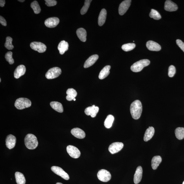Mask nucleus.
Segmentation results:
<instances>
[{
    "mask_svg": "<svg viewBox=\"0 0 184 184\" xmlns=\"http://www.w3.org/2000/svg\"><path fill=\"white\" fill-rule=\"evenodd\" d=\"M130 110L134 119L137 120L140 118L142 112V106L140 100H136L132 103L131 105Z\"/></svg>",
    "mask_w": 184,
    "mask_h": 184,
    "instance_id": "f257e3e1",
    "label": "nucleus"
},
{
    "mask_svg": "<svg viewBox=\"0 0 184 184\" xmlns=\"http://www.w3.org/2000/svg\"><path fill=\"white\" fill-rule=\"evenodd\" d=\"M24 142L26 147L30 150L35 149L38 144L37 138L32 134H29L26 135Z\"/></svg>",
    "mask_w": 184,
    "mask_h": 184,
    "instance_id": "f03ea898",
    "label": "nucleus"
},
{
    "mask_svg": "<svg viewBox=\"0 0 184 184\" xmlns=\"http://www.w3.org/2000/svg\"><path fill=\"white\" fill-rule=\"evenodd\" d=\"M150 64V61L149 59L141 60L133 64L131 67V69L134 72H139L141 71L145 67L149 66Z\"/></svg>",
    "mask_w": 184,
    "mask_h": 184,
    "instance_id": "7ed1b4c3",
    "label": "nucleus"
},
{
    "mask_svg": "<svg viewBox=\"0 0 184 184\" xmlns=\"http://www.w3.org/2000/svg\"><path fill=\"white\" fill-rule=\"evenodd\" d=\"M32 102L29 99L26 98H21L17 99L14 106L17 109L21 110L31 106Z\"/></svg>",
    "mask_w": 184,
    "mask_h": 184,
    "instance_id": "20e7f679",
    "label": "nucleus"
},
{
    "mask_svg": "<svg viewBox=\"0 0 184 184\" xmlns=\"http://www.w3.org/2000/svg\"><path fill=\"white\" fill-rule=\"evenodd\" d=\"M61 73V69L57 67H55L50 69L48 71L45 75V77L48 79H52L58 77Z\"/></svg>",
    "mask_w": 184,
    "mask_h": 184,
    "instance_id": "39448f33",
    "label": "nucleus"
},
{
    "mask_svg": "<svg viewBox=\"0 0 184 184\" xmlns=\"http://www.w3.org/2000/svg\"><path fill=\"white\" fill-rule=\"evenodd\" d=\"M97 177L99 180L102 182H107L111 180V175L108 171L102 169L98 171Z\"/></svg>",
    "mask_w": 184,
    "mask_h": 184,
    "instance_id": "423d86ee",
    "label": "nucleus"
},
{
    "mask_svg": "<svg viewBox=\"0 0 184 184\" xmlns=\"http://www.w3.org/2000/svg\"><path fill=\"white\" fill-rule=\"evenodd\" d=\"M30 47L33 50L40 53L44 52L47 50L46 45L41 42H33L31 43Z\"/></svg>",
    "mask_w": 184,
    "mask_h": 184,
    "instance_id": "0eeeda50",
    "label": "nucleus"
},
{
    "mask_svg": "<svg viewBox=\"0 0 184 184\" xmlns=\"http://www.w3.org/2000/svg\"><path fill=\"white\" fill-rule=\"evenodd\" d=\"M67 151L70 156L73 158L77 159L80 156L81 152L76 147L69 145L67 147Z\"/></svg>",
    "mask_w": 184,
    "mask_h": 184,
    "instance_id": "6e6552de",
    "label": "nucleus"
},
{
    "mask_svg": "<svg viewBox=\"0 0 184 184\" xmlns=\"http://www.w3.org/2000/svg\"><path fill=\"white\" fill-rule=\"evenodd\" d=\"M51 170L56 175L61 176V177L66 180H68L69 176L68 174L63 169L60 167L53 166L51 168Z\"/></svg>",
    "mask_w": 184,
    "mask_h": 184,
    "instance_id": "1a4fd4ad",
    "label": "nucleus"
},
{
    "mask_svg": "<svg viewBox=\"0 0 184 184\" xmlns=\"http://www.w3.org/2000/svg\"><path fill=\"white\" fill-rule=\"evenodd\" d=\"M123 146L124 145L122 143H114L110 145L109 148V151L112 154L117 153L123 149Z\"/></svg>",
    "mask_w": 184,
    "mask_h": 184,
    "instance_id": "9d476101",
    "label": "nucleus"
},
{
    "mask_svg": "<svg viewBox=\"0 0 184 184\" xmlns=\"http://www.w3.org/2000/svg\"><path fill=\"white\" fill-rule=\"evenodd\" d=\"M131 0H126L120 4L119 7V13L121 16L125 14L131 5Z\"/></svg>",
    "mask_w": 184,
    "mask_h": 184,
    "instance_id": "9b49d317",
    "label": "nucleus"
},
{
    "mask_svg": "<svg viewBox=\"0 0 184 184\" xmlns=\"http://www.w3.org/2000/svg\"><path fill=\"white\" fill-rule=\"evenodd\" d=\"M59 20L57 17L50 18L45 21L44 24L47 27L49 28H54L58 24Z\"/></svg>",
    "mask_w": 184,
    "mask_h": 184,
    "instance_id": "f8f14e48",
    "label": "nucleus"
},
{
    "mask_svg": "<svg viewBox=\"0 0 184 184\" xmlns=\"http://www.w3.org/2000/svg\"><path fill=\"white\" fill-rule=\"evenodd\" d=\"M99 111V107L93 105L92 106L88 107L86 108L85 110V113L86 115H90L92 117L94 118L96 116Z\"/></svg>",
    "mask_w": 184,
    "mask_h": 184,
    "instance_id": "ddd939ff",
    "label": "nucleus"
},
{
    "mask_svg": "<svg viewBox=\"0 0 184 184\" xmlns=\"http://www.w3.org/2000/svg\"><path fill=\"white\" fill-rule=\"evenodd\" d=\"M6 146L7 148L10 149H13L15 147L16 138L15 136L11 134L7 136L6 140Z\"/></svg>",
    "mask_w": 184,
    "mask_h": 184,
    "instance_id": "4468645a",
    "label": "nucleus"
},
{
    "mask_svg": "<svg viewBox=\"0 0 184 184\" xmlns=\"http://www.w3.org/2000/svg\"><path fill=\"white\" fill-rule=\"evenodd\" d=\"M178 9L177 5L170 0H167L165 3L164 9L166 11H175L177 10Z\"/></svg>",
    "mask_w": 184,
    "mask_h": 184,
    "instance_id": "2eb2a0df",
    "label": "nucleus"
},
{
    "mask_svg": "<svg viewBox=\"0 0 184 184\" xmlns=\"http://www.w3.org/2000/svg\"><path fill=\"white\" fill-rule=\"evenodd\" d=\"M146 47L148 49L151 51H159L161 47L158 44L152 41H149L146 43Z\"/></svg>",
    "mask_w": 184,
    "mask_h": 184,
    "instance_id": "dca6fc26",
    "label": "nucleus"
},
{
    "mask_svg": "<svg viewBox=\"0 0 184 184\" xmlns=\"http://www.w3.org/2000/svg\"><path fill=\"white\" fill-rule=\"evenodd\" d=\"M143 172L142 167L138 166L136 169L134 177V182L135 184H137L140 182L142 177Z\"/></svg>",
    "mask_w": 184,
    "mask_h": 184,
    "instance_id": "f3484780",
    "label": "nucleus"
},
{
    "mask_svg": "<svg viewBox=\"0 0 184 184\" xmlns=\"http://www.w3.org/2000/svg\"><path fill=\"white\" fill-rule=\"evenodd\" d=\"M26 69L25 66L20 65L18 66L14 72V77L18 79L25 74Z\"/></svg>",
    "mask_w": 184,
    "mask_h": 184,
    "instance_id": "a211bd4d",
    "label": "nucleus"
},
{
    "mask_svg": "<svg viewBox=\"0 0 184 184\" xmlns=\"http://www.w3.org/2000/svg\"><path fill=\"white\" fill-rule=\"evenodd\" d=\"M71 132L74 137L79 139H83L85 137L86 134L84 131L79 128H73L71 130Z\"/></svg>",
    "mask_w": 184,
    "mask_h": 184,
    "instance_id": "6ab92c4d",
    "label": "nucleus"
},
{
    "mask_svg": "<svg viewBox=\"0 0 184 184\" xmlns=\"http://www.w3.org/2000/svg\"><path fill=\"white\" fill-rule=\"evenodd\" d=\"M99 56L98 55H93L90 56L86 61L84 64V67L87 68L92 66L98 60Z\"/></svg>",
    "mask_w": 184,
    "mask_h": 184,
    "instance_id": "aec40b11",
    "label": "nucleus"
},
{
    "mask_svg": "<svg viewBox=\"0 0 184 184\" xmlns=\"http://www.w3.org/2000/svg\"><path fill=\"white\" fill-rule=\"evenodd\" d=\"M154 127H149L146 131L144 137L145 142H147L153 137L154 133Z\"/></svg>",
    "mask_w": 184,
    "mask_h": 184,
    "instance_id": "412c9836",
    "label": "nucleus"
},
{
    "mask_svg": "<svg viewBox=\"0 0 184 184\" xmlns=\"http://www.w3.org/2000/svg\"><path fill=\"white\" fill-rule=\"evenodd\" d=\"M76 34L81 41L85 42L86 40V31L83 28H78L76 31Z\"/></svg>",
    "mask_w": 184,
    "mask_h": 184,
    "instance_id": "4be33fe9",
    "label": "nucleus"
},
{
    "mask_svg": "<svg viewBox=\"0 0 184 184\" xmlns=\"http://www.w3.org/2000/svg\"><path fill=\"white\" fill-rule=\"evenodd\" d=\"M107 16V12L106 9H102L99 14L98 23L99 26L103 25L106 21Z\"/></svg>",
    "mask_w": 184,
    "mask_h": 184,
    "instance_id": "5701e85b",
    "label": "nucleus"
},
{
    "mask_svg": "<svg viewBox=\"0 0 184 184\" xmlns=\"http://www.w3.org/2000/svg\"><path fill=\"white\" fill-rule=\"evenodd\" d=\"M69 44L68 43L65 41H62L58 44V49L59 53L61 55H63L65 52L68 50Z\"/></svg>",
    "mask_w": 184,
    "mask_h": 184,
    "instance_id": "b1692460",
    "label": "nucleus"
},
{
    "mask_svg": "<svg viewBox=\"0 0 184 184\" xmlns=\"http://www.w3.org/2000/svg\"><path fill=\"white\" fill-rule=\"evenodd\" d=\"M66 99L68 101H71L77 96V92L73 88H69L67 91Z\"/></svg>",
    "mask_w": 184,
    "mask_h": 184,
    "instance_id": "393cba45",
    "label": "nucleus"
},
{
    "mask_svg": "<svg viewBox=\"0 0 184 184\" xmlns=\"http://www.w3.org/2000/svg\"><path fill=\"white\" fill-rule=\"evenodd\" d=\"M110 69V66L107 65L99 73V78L100 79L103 80L106 78L109 75Z\"/></svg>",
    "mask_w": 184,
    "mask_h": 184,
    "instance_id": "a878e982",
    "label": "nucleus"
},
{
    "mask_svg": "<svg viewBox=\"0 0 184 184\" xmlns=\"http://www.w3.org/2000/svg\"><path fill=\"white\" fill-rule=\"evenodd\" d=\"M50 106L52 109L59 113H63L64 109L62 104L58 102L53 101L50 103Z\"/></svg>",
    "mask_w": 184,
    "mask_h": 184,
    "instance_id": "bb28decb",
    "label": "nucleus"
},
{
    "mask_svg": "<svg viewBox=\"0 0 184 184\" xmlns=\"http://www.w3.org/2000/svg\"><path fill=\"white\" fill-rule=\"evenodd\" d=\"M162 161L161 157L159 156L154 157L151 161V166L153 169L156 170Z\"/></svg>",
    "mask_w": 184,
    "mask_h": 184,
    "instance_id": "cd10ccee",
    "label": "nucleus"
},
{
    "mask_svg": "<svg viewBox=\"0 0 184 184\" xmlns=\"http://www.w3.org/2000/svg\"><path fill=\"white\" fill-rule=\"evenodd\" d=\"M16 181L17 184H25L26 180L23 174L19 172H16L15 174Z\"/></svg>",
    "mask_w": 184,
    "mask_h": 184,
    "instance_id": "c85d7f7f",
    "label": "nucleus"
},
{
    "mask_svg": "<svg viewBox=\"0 0 184 184\" xmlns=\"http://www.w3.org/2000/svg\"><path fill=\"white\" fill-rule=\"evenodd\" d=\"M114 120V117L111 115H109L107 117L105 120L104 125L105 127L107 129L111 128L113 125Z\"/></svg>",
    "mask_w": 184,
    "mask_h": 184,
    "instance_id": "c756f323",
    "label": "nucleus"
},
{
    "mask_svg": "<svg viewBox=\"0 0 184 184\" xmlns=\"http://www.w3.org/2000/svg\"><path fill=\"white\" fill-rule=\"evenodd\" d=\"M175 134L177 138L179 140H181L184 138V128L178 127L175 130Z\"/></svg>",
    "mask_w": 184,
    "mask_h": 184,
    "instance_id": "7c9ffc66",
    "label": "nucleus"
},
{
    "mask_svg": "<svg viewBox=\"0 0 184 184\" xmlns=\"http://www.w3.org/2000/svg\"><path fill=\"white\" fill-rule=\"evenodd\" d=\"M31 7L35 14H39L41 11L39 5L37 1H33L31 3Z\"/></svg>",
    "mask_w": 184,
    "mask_h": 184,
    "instance_id": "2f4dec72",
    "label": "nucleus"
},
{
    "mask_svg": "<svg viewBox=\"0 0 184 184\" xmlns=\"http://www.w3.org/2000/svg\"><path fill=\"white\" fill-rule=\"evenodd\" d=\"M136 47L135 44L134 43H129L123 45L122 46V49L124 51L128 52L131 51L134 49Z\"/></svg>",
    "mask_w": 184,
    "mask_h": 184,
    "instance_id": "473e14b6",
    "label": "nucleus"
},
{
    "mask_svg": "<svg viewBox=\"0 0 184 184\" xmlns=\"http://www.w3.org/2000/svg\"><path fill=\"white\" fill-rule=\"evenodd\" d=\"M150 18H153L154 20H159L161 18L160 14L159 12L155 10L152 9L149 14Z\"/></svg>",
    "mask_w": 184,
    "mask_h": 184,
    "instance_id": "72a5a7b5",
    "label": "nucleus"
},
{
    "mask_svg": "<svg viewBox=\"0 0 184 184\" xmlns=\"http://www.w3.org/2000/svg\"><path fill=\"white\" fill-rule=\"evenodd\" d=\"M92 1L91 0H86V1H85L84 5L83 6L81 10V13L82 15H84L87 13Z\"/></svg>",
    "mask_w": 184,
    "mask_h": 184,
    "instance_id": "f704fd0d",
    "label": "nucleus"
},
{
    "mask_svg": "<svg viewBox=\"0 0 184 184\" xmlns=\"http://www.w3.org/2000/svg\"><path fill=\"white\" fill-rule=\"evenodd\" d=\"M13 39L10 37H7L6 38V41L4 44V47L9 50H12L14 48V46L12 44Z\"/></svg>",
    "mask_w": 184,
    "mask_h": 184,
    "instance_id": "c9c22d12",
    "label": "nucleus"
},
{
    "mask_svg": "<svg viewBox=\"0 0 184 184\" xmlns=\"http://www.w3.org/2000/svg\"><path fill=\"white\" fill-rule=\"evenodd\" d=\"M13 52L9 51L6 53L5 58L7 61L9 62L10 64H12L14 63V60L13 58Z\"/></svg>",
    "mask_w": 184,
    "mask_h": 184,
    "instance_id": "e433bc0d",
    "label": "nucleus"
},
{
    "mask_svg": "<svg viewBox=\"0 0 184 184\" xmlns=\"http://www.w3.org/2000/svg\"><path fill=\"white\" fill-rule=\"evenodd\" d=\"M176 70L175 67L173 65H171L168 68V75L169 77L172 78L175 75Z\"/></svg>",
    "mask_w": 184,
    "mask_h": 184,
    "instance_id": "4c0bfd02",
    "label": "nucleus"
},
{
    "mask_svg": "<svg viewBox=\"0 0 184 184\" xmlns=\"http://www.w3.org/2000/svg\"><path fill=\"white\" fill-rule=\"evenodd\" d=\"M45 4L48 7H52L56 5L57 2L55 0H45Z\"/></svg>",
    "mask_w": 184,
    "mask_h": 184,
    "instance_id": "58836bf2",
    "label": "nucleus"
},
{
    "mask_svg": "<svg viewBox=\"0 0 184 184\" xmlns=\"http://www.w3.org/2000/svg\"><path fill=\"white\" fill-rule=\"evenodd\" d=\"M177 44L184 52V43L180 39L176 40Z\"/></svg>",
    "mask_w": 184,
    "mask_h": 184,
    "instance_id": "ea45409f",
    "label": "nucleus"
},
{
    "mask_svg": "<svg viewBox=\"0 0 184 184\" xmlns=\"http://www.w3.org/2000/svg\"><path fill=\"white\" fill-rule=\"evenodd\" d=\"M0 23L4 26L7 25V22L5 19L1 16H0Z\"/></svg>",
    "mask_w": 184,
    "mask_h": 184,
    "instance_id": "a19ab883",
    "label": "nucleus"
},
{
    "mask_svg": "<svg viewBox=\"0 0 184 184\" xmlns=\"http://www.w3.org/2000/svg\"><path fill=\"white\" fill-rule=\"evenodd\" d=\"M5 4V1L4 0H1L0 1V6L1 7H4V4Z\"/></svg>",
    "mask_w": 184,
    "mask_h": 184,
    "instance_id": "79ce46f5",
    "label": "nucleus"
},
{
    "mask_svg": "<svg viewBox=\"0 0 184 184\" xmlns=\"http://www.w3.org/2000/svg\"><path fill=\"white\" fill-rule=\"evenodd\" d=\"M18 1L21 2H23L25 1V0H18Z\"/></svg>",
    "mask_w": 184,
    "mask_h": 184,
    "instance_id": "37998d69",
    "label": "nucleus"
},
{
    "mask_svg": "<svg viewBox=\"0 0 184 184\" xmlns=\"http://www.w3.org/2000/svg\"><path fill=\"white\" fill-rule=\"evenodd\" d=\"M56 184H63L61 183H57Z\"/></svg>",
    "mask_w": 184,
    "mask_h": 184,
    "instance_id": "c03bdc74",
    "label": "nucleus"
},
{
    "mask_svg": "<svg viewBox=\"0 0 184 184\" xmlns=\"http://www.w3.org/2000/svg\"><path fill=\"white\" fill-rule=\"evenodd\" d=\"M73 100H74V101H75V100H76V99H73Z\"/></svg>",
    "mask_w": 184,
    "mask_h": 184,
    "instance_id": "a18cd8bd",
    "label": "nucleus"
},
{
    "mask_svg": "<svg viewBox=\"0 0 184 184\" xmlns=\"http://www.w3.org/2000/svg\"><path fill=\"white\" fill-rule=\"evenodd\" d=\"M1 82V79L0 78V82Z\"/></svg>",
    "mask_w": 184,
    "mask_h": 184,
    "instance_id": "49530a36",
    "label": "nucleus"
},
{
    "mask_svg": "<svg viewBox=\"0 0 184 184\" xmlns=\"http://www.w3.org/2000/svg\"><path fill=\"white\" fill-rule=\"evenodd\" d=\"M183 184H184V181H183Z\"/></svg>",
    "mask_w": 184,
    "mask_h": 184,
    "instance_id": "de8ad7c7",
    "label": "nucleus"
}]
</instances>
